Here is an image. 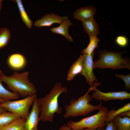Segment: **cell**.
Masks as SVG:
<instances>
[{
	"mask_svg": "<svg viewBox=\"0 0 130 130\" xmlns=\"http://www.w3.org/2000/svg\"><path fill=\"white\" fill-rule=\"evenodd\" d=\"M67 91L66 88L63 87L62 84L58 82L55 84L49 94L45 97L38 98L41 108L40 121L52 122L55 113L61 114L62 109L58 105V97L62 93Z\"/></svg>",
	"mask_w": 130,
	"mask_h": 130,
	"instance_id": "6da1fadb",
	"label": "cell"
},
{
	"mask_svg": "<svg viewBox=\"0 0 130 130\" xmlns=\"http://www.w3.org/2000/svg\"><path fill=\"white\" fill-rule=\"evenodd\" d=\"M29 72L21 73L14 71L9 76L2 72L0 73V78L7 84V88L17 93L22 97L36 94L37 91L34 84L29 79Z\"/></svg>",
	"mask_w": 130,
	"mask_h": 130,
	"instance_id": "7a4b0ae2",
	"label": "cell"
},
{
	"mask_svg": "<svg viewBox=\"0 0 130 130\" xmlns=\"http://www.w3.org/2000/svg\"><path fill=\"white\" fill-rule=\"evenodd\" d=\"M94 86V85L91 86L87 91L84 95L78 98L77 100H72L70 102L69 105L65 106L66 112L63 116L64 118L85 116L94 110L99 109L102 105L101 101L99 104L97 105H93L90 103L92 98L89 93L92 90Z\"/></svg>",
	"mask_w": 130,
	"mask_h": 130,
	"instance_id": "3957f363",
	"label": "cell"
},
{
	"mask_svg": "<svg viewBox=\"0 0 130 130\" xmlns=\"http://www.w3.org/2000/svg\"><path fill=\"white\" fill-rule=\"evenodd\" d=\"M123 52H118L102 50L99 52V59L94 62V68L130 69V62L127 58H123Z\"/></svg>",
	"mask_w": 130,
	"mask_h": 130,
	"instance_id": "277c9868",
	"label": "cell"
},
{
	"mask_svg": "<svg viewBox=\"0 0 130 130\" xmlns=\"http://www.w3.org/2000/svg\"><path fill=\"white\" fill-rule=\"evenodd\" d=\"M98 111L96 114L78 121L70 120L66 125L72 130H81L85 128L95 130L99 128H103L106 124V115L109 110L106 107L102 106Z\"/></svg>",
	"mask_w": 130,
	"mask_h": 130,
	"instance_id": "5b68a950",
	"label": "cell"
},
{
	"mask_svg": "<svg viewBox=\"0 0 130 130\" xmlns=\"http://www.w3.org/2000/svg\"><path fill=\"white\" fill-rule=\"evenodd\" d=\"M37 98L36 95L35 94L21 100H7L0 103V105L8 111L15 113L26 120L30 112L29 108Z\"/></svg>",
	"mask_w": 130,
	"mask_h": 130,
	"instance_id": "8992f818",
	"label": "cell"
},
{
	"mask_svg": "<svg viewBox=\"0 0 130 130\" xmlns=\"http://www.w3.org/2000/svg\"><path fill=\"white\" fill-rule=\"evenodd\" d=\"M101 83H97L94 85L92 89L94 91L91 96L92 98L98 101L104 102L113 100H123L130 98V93L125 91L104 92L98 89L97 87L101 85Z\"/></svg>",
	"mask_w": 130,
	"mask_h": 130,
	"instance_id": "52a82bcc",
	"label": "cell"
},
{
	"mask_svg": "<svg viewBox=\"0 0 130 130\" xmlns=\"http://www.w3.org/2000/svg\"><path fill=\"white\" fill-rule=\"evenodd\" d=\"M94 53V52L90 54L82 53L84 55V59L83 69L81 74L85 77L88 84L91 86L98 82L93 72V58Z\"/></svg>",
	"mask_w": 130,
	"mask_h": 130,
	"instance_id": "ba28073f",
	"label": "cell"
},
{
	"mask_svg": "<svg viewBox=\"0 0 130 130\" xmlns=\"http://www.w3.org/2000/svg\"><path fill=\"white\" fill-rule=\"evenodd\" d=\"M41 110L37 97L33 103L32 109L26 120L25 130H38L39 115Z\"/></svg>",
	"mask_w": 130,
	"mask_h": 130,
	"instance_id": "9c48e42d",
	"label": "cell"
},
{
	"mask_svg": "<svg viewBox=\"0 0 130 130\" xmlns=\"http://www.w3.org/2000/svg\"><path fill=\"white\" fill-rule=\"evenodd\" d=\"M68 19L67 16H61L53 13L47 14L36 20L34 25L37 27L50 26L55 23L60 24L63 21Z\"/></svg>",
	"mask_w": 130,
	"mask_h": 130,
	"instance_id": "30bf717a",
	"label": "cell"
},
{
	"mask_svg": "<svg viewBox=\"0 0 130 130\" xmlns=\"http://www.w3.org/2000/svg\"><path fill=\"white\" fill-rule=\"evenodd\" d=\"M7 64L11 69L15 70H20L24 68L26 65V60L25 57L19 53L10 55L7 60Z\"/></svg>",
	"mask_w": 130,
	"mask_h": 130,
	"instance_id": "8fae6325",
	"label": "cell"
},
{
	"mask_svg": "<svg viewBox=\"0 0 130 130\" xmlns=\"http://www.w3.org/2000/svg\"><path fill=\"white\" fill-rule=\"evenodd\" d=\"M96 11V7L92 5L81 7L74 12V18L78 21H82L93 17Z\"/></svg>",
	"mask_w": 130,
	"mask_h": 130,
	"instance_id": "7c38bea8",
	"label": "cell"
},
{
	"mask_svg": "<svg viewBox=\"0 0 130 130\" xmlns=\"http://www.w3.org/2000/svg\"><path fill=\"white\" fill-rule=\"evenodd\" d=\"M72 25L71 20L68 19L63 21L58 26L50 29L53 33L61 35L69 41L72 42L73 39L69 33L68 28L69 26Z\"/></svg>",
	"mask_w": 130,
	"mask_h": 130,
	"instance_id": "4fadbf2b",
	"label": "cell"
},
{
	"mask_svg": "<svg viewBox=\"0 0 130 130\" xmlns=\"http://www.w3.org/2000/svg\"><path fill=\"white\" fill-rule=\"evenodd\" d=\"M84 29L89 37L97 36L99 33L98 24L93 17L82 21Z\"/></svg>",
	"mask_w": 130,
	"mask_h": 130,
	"instance_id": "5bb4252c",
	"label": "cell"
},
{
	"mask_svg": "<svg viewBox=\"0 0 130 130\" xmlns=\"http://www.w3.org/2000/svg\"><path fill=\"white\" fill-rule=\"evenodd\" d=\"M84 56L83 54L79 57L73 63L71 67L67 77L68 80H72L77 75L81 73L83 70Z\"/></svg>",
	"mask_w": 130,
	"mask_h": 130,
	"instance_id": "9a60e30c",
	"label": "cell"
},
{
	"mask_svg": "<svg viewBox=\"0 0 130 130\" xmlns=\"http://www.w3.org/2000/svg\"><path fill=\"white\" fill-rule=\"evenodd\" d=\"M13 1L17 4L22 21L28 28L31 29L33 26V22L28 16L22 1L15 0Z\"/></svg>",
	"mask_w": 130,
	"mask_h": 130,
	"instance_id": "2e32d148",
	"label": "cell"
},
{
	"mask_svg": "<svg viewBox=\"0 0 130 130\" xmlns=\"http://www.w3.org/2000/svg\"><path fill=\"white\" fill-rule=\"evenodd\" d=\"M20 118L21 117L18 115L8 111L0 113V128L8 125Z\"/></svg>",
	"mask_w": 130,
	"mask_h": 130,
	"instance_id": "e0dca14e",
	"label": "cell"
},
{
	"mask_svg": "<svg viewBox=\"0 0 130 130\" xmlns=\"http://www.w3.org/2000/svg\"><path fill=\"white\" fill-rule=\"evenodd\" d=\"M115 107H114L110 111H108L107 112L106 117V123L113 120L116 117L122 113L130 110V103H129L125 104L123 106L116 110H114Z\"/></svg>",
	"mask_w": 130,
	"mask_h": 130,
	"instance_id": "ac0fdd59",
	"label": "cell"
},
{
	"mask_svg": "<svg viewBox=\"0 0 130 130\" xmlns=\"http://www.w3.org/2000/svg\"><path fill=\"white\" fill-rule=\"evenodd\" d=\"M113 121L116 125L117 130H130V117L117 116Z\"/></svg>",
	"mask_w": 130,
	"mask_h": 130,
	"instance_id": "d6986e66",
	"label": "cell"
},
{
	"mask_svg": "<svg viewBox=\"0 0 130 130\" xmlns=\"http://www.w3.org/2000/svg\"><path fill=\"white\" fill-rule=\"evenodd\" d=\"M26 120L20 118L8 125L0 128V130H25Z\"/></svg>",
	"mask_w": 130,
	"mask_h": 130,
	"instance_id": "ffe728a7",
	"label": "cell"
},
{
	"mask_svg": "<svg viewBox=\"0 0 130 130\" xmlns=\"http://www.w3.org/2000/svg\"><path fill=\"white\" fill-rule=\"evenodd\" d=\"M2 82L0 78V98L7 100L18 99L20 95L17 93L11 92L6 89L2 85Z\"/></svg>",
	"mask_w": 130,
	"mask_h": 130,
	"instance_id": "44dd1931",
	"label": "cell"
},
{
	"mask_svg": "<svg viewBox=\"0 0 130 130\" xmlns=\"http://www.w3.org/2000/svg\"><path fill=\"white\" fill-rule=\"evenodd\" d=\"M11 34L8 28H0V49L6 46L11 38Z\"/></svg>",
	"mask_w": 130,
	"mask_h": 130,
	"instance_id": "7402d4cb",
	"label": "cell"
},
{
	"mask_svg": "<svg viewBox=\"0 0 130 130\" xmlns=\"http://www.w3.org/2000/svg\"><path fill=\"white\" fill-rule=\"evenodd\" d=\"M90 40L87 47L84 49L82 53L90 54L94 52V50L98 46V44L100 40L97 36L89 37Z\"/></svg>",
	"mask_w": 130,
	"mask_h": 130,
	"instance_id": "603a6c76",
	"label": "cell"
},
{
	"mask_svg": "<svg viewBox=\"0 0 130 130\" xmlns=\"http://www.w3.org/2000/svg\"><path fill=\"white\" fill-rule=\"evenodd\" d=\"M115 41L119 46L122 47H125L128 45V40L127 38L124 35H119L117 36Z\"/></svg>",
	"mask_w": 130,
	"mask_h": 130,
	"instance_id": "cb8c5ba5",
	"label": "cell"
},
{
	"mask_svg": "<svg viewBox=\"0 0 130 130\" xmlns=\"http://www.w3.org/2000/svg\"><path fill=\"white\" fill-rule=\"evenodd\" d=\"M115 76L117 78L122 79L124 82L125 86L126 89L127 90L130 88V74L127 75L122 74H115Z\"/></svg>",
	"mask_w": 130,
	"mask_h": 130,
	"instance_id": "d4e9b609",
	"label": "cell"
},
{
	"mask_svg": "<svg viewBox=\"0 0 130 130\" xmlns=\"http://www.w3.org/2000/svg\"><path fill=\"white\" fill-rule=\"evenodd\" d=\"M105 129L103 128L102 130H117V126L113 120L106 123Z\"/></svg>",
	"mask_w": 130,
	"mask_h": 130,
	"instance_id": "484cf974",
	"label": "cell"
},
{
	"mask_svg": "<svg viewBox=\"0 0 130 130\" xmlns=\"http://www.w3.org/2000/svg\"><path fill=\"white\" fill-rule=\"evenodd\" d=\"M59 130H72L67 125H64L60 127ZM81 130H91L88 128H85Z\"/></svg>",
	"mask_w": 130,
	"mask_h": 130,
	"instance_id": "4316f807",
	"label": "cell"
},
{
	"mask_svg": "<svg viewBox=\"0 0 130 130\" xmlns=\"http://www.w3.org/2000/svg\"><path fill=\"white\" fill-rule=\"evenodd\" d=\"M118 116L121 117H130V110L124 112Z\"/></svg>",
	"mask_w": 130,
	"mask_h": 130,
	"instance_id": "83f0119b",
	"label": "cell"
},
{
	"mask_svg": "<svg viewBox=\"0 0 130 130\" xmlns=\"http://www.w3.org/2000/svg\"><path fill=\"white\" fill-rule=\"evenodd\" d=\"M8 111L6 109L2 107L0 105V113Z\"/></svg>",
	"mask_w": 130,
	"mask_h": 130,
	"instance_id": "f1b7e54d",
	"label": "cell"
},
{
	"mask_svg": "<svg viewBox=\"0 0 130 130\" xmlns=\"http://www.w3.org/2000/svg\"><path fill=\"white\" fill-rule=\"evenodd\" d=\"M3 5V0H0V11Z\"/></svg>",
	"mask_w": 130,
	"mask_h": 130,
	"instance_id": "f546056e",
	"label": "cell"
},
{
	"mask_svg": "<svg viewBox=\"0 0 130 130\" xmlns=\"http://www.w3.org/2000/svg\"><path fill=\"white\" fill-rule=\"evenodd\" d=\"M6 101L7 100L5 99L0 98V103Z\"/></svg>",
	"mask_w": 130,
	"mask_h": 130,
	"instance_id": "4dcf8cb0",
	"label": "cell"
},
{
	"mask_svg": "<svg viewBox=\"0 0 130 130\" xmlns=\"http://www.w3.org/2000/svg\"><path fill=\"white\" fill-rule=\"evenodd\" d=\"M102 129L101 128H99L97 129H96L95 130H102Z\"/></svg>",
	"mask_w": 130,
	"mask_h": 130,
	"instance_id": "1f68e13d",
	"label": "cell"
},
{
	"mask_svg": "<svg viewBox=\"0 0 130 130\" xmlns=\"http://www.w3.org/2000/svg\"><path fill=\"white\" fill-rule=\"evenodd\" d=\"M2 72V71L1 70H0V73H1V72Z\"/></svg>",
	"mask_w": 130,
	"mask_h": 130,
	"instance_id": "d6a6232c",
	"label": "cell"
}]
</instances>
